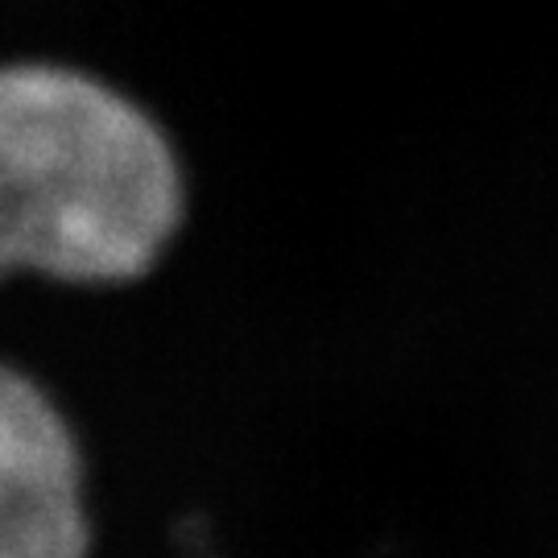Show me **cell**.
<instances>
[{"label": "cell", "instance_id": "6da1fadb", "mask_svg": "<svg viewBox=\"0 0 558 558\" xmlns=\"http://www.w3.org/2000/svg\"><path fill=\"white\" fill-rule=\"evenodd\" d=\"M186 216V179L158 120L62 62H0V281L145 278Z\"/></svg>", "mask_w": 558, "mask_h": 558}, {"label": "cell", "instance_id": "7a4b0ae2", "mask_svg": "<svg viewBox=\"0 0 558 558\" xmlns=\"http://www.w3.org/2000/svg\"><path fill=\"white\" fill-rule=\"evenodd\" d=\"M0 558H92L80 439L29 373L0 360Z\"/></svg>", "mask_w": 558, "mask_h": 558}]
</instances>
